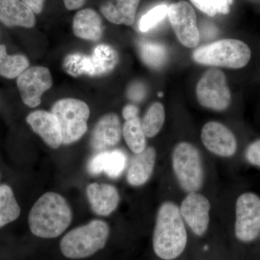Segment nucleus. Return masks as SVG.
<instances>
[{
  "label": "nucleus",
  "instance_id": "f257e3e1",
  "mask_svg": "<svg viewBox=\"0 0 260 260\" xmlns=\"http://www.w3.org/2000/svg\"><path fill=\"white\" fill-rule=\"evenodd\" d=\"M187 244L184 221L179 207L172 202H164L157 213L153 246L160 259L172 260L182 254Z\"/></svg>",
  "mask_w": 260,
  "mask_h": 260
},
{
  "label": "nucleus",
  "instance_id": "f03ea898",
  "mask_svg": "<svg viewBox=\"0 0 260 260\" xmlns=\"http://www.w3.org/2000/svg\"><path fill=\"white\" fill-rule=\"evenodd\" d=\"M72 218L71 208L64 197L55 192H47L32 207L28 224L34 235L43 239H54L69 227Z\"/></svg>",
  "mask_w": 260,
  "mask_h": 260
},
{
  "label": "nucleus",
  "instance_id": "7ed1b4c3",
  "mask_svg": "<svg viewBox=\"0 0 260 260\" xmlns=\"http://www.w3.org/2000/svg\"><path fill=\"white\" fill-rule=\"evenodd\" d=\"M106 222L94 220L86 225L70 231L61 239L60 249L63 255L73 259H84L93 255L104 248L109 236Z\"/></svg>",
  "mask_w": 260,
  "mask_h": 260
},
{
  "label": "nucleus",
  "instance_id": "20e7f679",
  "mask_svg": "<svg viewBox=\"0 0 260 260\" xmlns=\"http://www.w3.org/2000/svg\"><path fill=\"white\" fill-rule=\"evenodd\" d=\"M249 46L237 39H222L197 49L193 59L205 66L223 67L239 69L251 59Z\"/></svg>",
  "mask_w": 260,
  "mask_h": 260
},
{
  "label": "nucleus",
  "instance_id": "39448f33",
  "mask_svg": "<svg viewBox=\"0 0 260 260\" xmlns=\"http://www.w3.org/2000/svg\"><path fill=\"white\" fill-rule=\"evenodd\" d=\"M173 171L186 193L198 192L204 182V169L199 150L188 142L178 143L172 155Z\"/></svg>",
  "mask_w": 260,
  "mask_h": 260
},
{
  "label": "nucleus",
  "instance_id": "423d86ee",
  "mask_svg": "<svg viewBox=\"0 0 260 260\" xmlns=\"http://www.w3.org/2000/svg\"><path fill=\"white\" fill-rule=\"evenodd\" d=\"M51 113L60 125L63 144L75 143L86 133L90 109L85 102L75 99H61L53 106Z\"/></svg>",
  "mask_w": 260,
  "mask_h": 260
},
{
  "label": "nucleus",
  "instance_id": "0eeeda50",
  "mask_svg": "<svg viewBox=\"0 0 260 260\" xmlns=\"http://www.w3.org/2000/svg\"><path fill=\"white\" fill-rule=\"evenodd\" d=\"M196 95L200 105L217 112L225 110L232 101L225 75L218 69L205 72L197 85Z\"/></svg>",
  "mask_w": 260,
  "mask_h": 260
},
{
  "label": "nucleus",
  "instance_id": "6e6552de",
  "mask_svg": "<svg viewBox=\"0 0 260 260\" xmlns=\"http://www.w3.org/2000/svg\"><path fill=\"white\" fill-rule=\"evenodd\" d=\"M235 235L242 242L255 240L260 233V198L244 192L236 202Z\"/></svg>",
  "mask_w": 260,
  "mask_h": 260
},
{
  "label": "nucleus",
  "instance_id": "1a4fd4ad",
  "mask_svg": "<svg viewBox=\"0 0 260 260\" xmlns=\"http://www.w3.org/2000/svg\"><path fill=\"white\" fill-rule=\"evenodd\" d=\"M168 15L178 40L184 47L194 48L200 42L196 13L187 2L181 0L169 7Z\"/></svg>",
  "mask_w": 260,
  "mask_h": 260
},
{
  "label": "nucleus",
  "instance_id": "9d476101",
  "mask_svg": "<svg viewBox=\"0 0 260 260\" xmlns=\"http://www.w3.org/2000/svg\"><path fill=\"white\" fill-rule=\"evenodd\" d=\"M17 85L24 104L35 108L41 104L43 93L52 85V78L47 68L32 67L18 77Z\"/></svg>",
  "mask_w": 260,
  "mask_h": 260
},
{
  "label": "nucleus",
  "instance_id": "9b49d317",
  "mask_svg": "<svg viewBox=\"0 0 260 260\" xmlns=\"http://www.w3.org/2000/svg\"><path fill=\"white\" fill-rule=\"evenodd\" d=\"M211 205L205 195L198 192L188 193L181 202L180 213L195 235L202 237L208 231Z\"/></svg>",
  "mask_w": 260,
  "mask_h": 260
},
{
  "label": "nucleus",
  "instance_id": "f8f14e48",
  "mask_svg": "<svg viewBox=\"0 0 260 260\" xmlns=\"http://www.w3.org/2000/svg\"><path fill=\"white\" fill-rule=\"evenodd\" d=\"M203 145L210 153L223 158H230L237 150L235 135L226 126L218 121H209L201 132Z\"/></svg>",
  "mask_w": 260,
  "mask_h": 260
},
{
  "label": "nucleus",
  "instance_id": "ddd939ff",
  "mask_svg": "<svg viewBox=\"0 0 260 260\" xmlns=\"http://www.w3.org/2000/svg\"><path fill=\"white\" fill-rule=\"evenodd\" d=\"M122 134L119 116L114 113L102 116L94 128L90 146L94 150L105 151L120 141Z\"/></svg>",
  "mask_w": 260,
  "mask_h": 260
},
{
  "label": "nucleus",
  "instance_id": "4468645a",
  "mask_svg": "<svg viewBox=\"0 0 260 260\" xmlns=\"http://www.w3.org/2000/svg\"><path fill=\"white\" fill-rule=\"evenodd\" d=\"M27 122L51 148L56 149L63 144L60 125L52 113L36 111L29 114Z\"/></svg>",
  "mask_w": 260,
  "mask_h": 260
},
{
  "label": "nucleus",
  "instance_id": "2eb2a0df",
  "mask_svg": "<svg viewBox=\"0 0 260 260\" xmlns=\"http://www.w3.org/2000/svg\"><path fill=\"white\" fill-rule=\"evenodd\" d=\"M91 209L101 216H108L117 208L120 196L115 186L92 183L86 189Z\"/></svg>",
  "mask_w": 260,
  "mask_h": 260
},
{
  "label": "nucleus",
  "instance_id": "dca6fc26",
  "mask_svg": "<svg viewBox=\"0 0 260 260\" xmlns=\"http://www.w3.org/2000/svg\"><path fill=\"white\" fill-rule=\"evenodd\" d=\"M0 21L8 27L32 28L34 13L22 0H0Z\"/></svg>",
  "mask_w": 260,
  "mask_h": 260
},
{
  "label": "nucleus",
  "instance_id": "f3484780",
  "mask_svg": "<svg viewBox=\"0 0 260 260\" xmlns=\"http://www.w3.org/2000/svg\"><path fill=\"white\" fill-rule=\"evenodd\" d=\"M156 157V150L153 147H148L141 153L135 154L126 174L130 185L140 186L150 179L155 169Z\"/></svg>",
  "mask_w": 260,
  "mask_h": 260
},
{
  "label": "nucleus",
  "instance_id": "a211bd4d",
  "mask_svg": "<svg viewBox=\"0 0 260 260\" xmlns=\"http://www.w3.org/2000/svg\"><path fill=\"white\" fill-rule=\"evenodd\" d=\"M140 3V0H108L102 5L101 11L111 23L132 25Z\"/></svg>",
  "mask_w": 260,
  "mask_h": 260
},
{
  "label": "nucleus",
  "instance_id": "6ab92c4d",
  "mask_svg": "<svg viewBox=\"0 0 260 260\" xmlns=\"http://www.w3.org/2000/svg\"><path fill=\"white\" fill-rule=\"evenodd\" d=\"M73 32L77 37L85 40H99L102 37V22L95 10L84 9L78 12L73 19Z\"/></svg>",
  "mask_w": 260,
  "mask_h": 260
},
{
  "label": "nucleus",
  "instance_id": "aec40b11",
  "mask_svg": "<svg viewBox=\"0 0 260 260\" xmlns=\"http://www.w3.org/2000/svg\"><path fill=\"white\" fill-rule=\"evenodd\" d=\"M122 135L126 145L133 153H141L147 148L146 136L138 116L125 120L122 127Z\"/></svg>",
  "mask_w": 260,
  "mask_h": 260
},
{
  "label": "nucleus",
  "instance_id": "412c9836",
  "mask_svg": "<svg viewBox=\"0 0 260 260\" xmlns=\"http://www.w3.org/2000/svg\"><path fill=\"white\" fill-rule=\"evenodd\" d=\"M29 61L20 54L8 55L6 47L0 45V76L13 79L28 69Z\"/></svg>",
  "mask_w": 260,
  "mask_h": 260
},
{
  "label": "nucleus",
  "instance_id": "4be33fe9",
  "mask_svg": "<svg viewBox=\"0 0 260 260\" xmlns=\"http://www.w3.org/2000/svg\"><path fill=\"white\" fill-rule=\"evenodd\" d=\"M20 215V208L11 188L0 186V228L15 221Z\"/></svg>",
  "mask_w": 260,
  "mask_h": 260
},
{
  "label": "nucleus",
  "instance_id": "5701e85b",
  "mask_svg": "<svg viewBox=\"0 0 260 260\" xmlns=\"http://www.w3.org/2000/svg\"><path fill=\"white\" fill-rule=\"evenodd\" d=\"M166 113L161 103H153L148 108L141 121L142 127L146 138L156 136L165 121Z\"/></svg>",
  "mask_w": 260,
  "mask_h": 260
},
{
  "label": "nucleus",
  "instance_id": "b1692460",
  "mask_svg": "<svg viewBox=\"0 0 260 260\" xmlns=\"http://www.w3.org/2000/svg\"><path fill=\"white\" fill-rule=\"evenodd\" d=\"M140 54L145 64L153 69H159L165 64L168 58L166 47L158 43L142 42L139 47Z\"/></svg>",
  "mask_w": 260,
  "mask_h": 260
},
{
  "label": "nucleus",
  "instance_id": "393cba45",
  "mask_svg": "<svg viewBox=\"0 0 260 260\" xmlns=\"http://www.w3.org/2000/svg\"><path fill=\"white\" fill-rule=\"evenodd\" d=\"M192 4L210 16L226 15L230 12L233 0H190Z\"/></svg>",
  "mask_w": 260,
  "mask_h": 260
},
{
  "label": "nucleus",
  "instance_id": "a878e982",
  "mask_svg": "<svg viewBox=\"0 0 260 260\" xmlns=\"http://www.w3.org/2000/svg\"><path fill=\"white\" fill-rule=\"evenodd\" d=\"M125 153L121 150H113L108 155L104 172L108 177L116 179L122 174L126 166Z\"/></svg>",
  "mask_w": 260,
  "mask_h": 260
},
{
  "label": "nucleus",
  "instance_id": "bb28decb",
  "mask_svg": "<svg viewBox=\"0 0 260 260\" xmlns=\"http://www.w3.org/2000/svg\"><path fill=\"white\" fill-rule=\"evenodd\" d=\"M169 7L167 5H159L148 11L140 19L139 28L142 32L148 31L157 24L162 21L168 15Z\"/></svg>",
  "mask_w": 260,
  "mask_h": 260
},
{
  "label": "nucleus",
  "instance_id": "cd10ccee",
  "mask_svg": "<svg viewBox=\"0 0 260 260\" xmlns=\"http://www.w3.org/2000/svg\"><path fill=\"white\" fill-rule=\"evenodd\" d=\"M109 153V151H106V150L99 152V153L91 158L88 164L89 174L93 176H96L104 172Z\"/></svg>",
  "mask_w": 260,
  "mask_h": 260
},
{
  "label": "nucleus",
  "instance_id": "c85d7f7f",
  "mask_svg": "<svg viewBox=\"0 0 260 260\" xmlns=\"http://www.w3.org/2000/svg\"><path fill=\"white\" fill-rule=\"evenodd\" d=\"M245 158L251 165L260 168V139L255 140L248 146Z\"/></svg>",
  "mask_w": 260,
  "mask_h": 260
},
{
  "label": "nucleus",
  "instance_id": "c756f323",
  "mask_svg": "<svg viewBox=\"0 0 260 260\" xmlns=\"http://www.w3.org/2000/svg\"><path fill=\"white\" fill-rule=\"evenodd\" d=\"M145 95V87L140 83L133 84L128 90V95L135 102H140L144 99Z\"/></svg>",
  "mask_w": 260,
  "mask_h": 260
},
{
  "label": "nucleus",
  "instance_id": "7c9ffc66",
  "mask_svg": "<svg viewBox=\"0 0 260 260\" xmlns=\"http://www.w3.org/2000/svg\"><path fill=\"white\" fill-rule=\"evenodd\" d=\"M25 4L28 5L36 14L42 13L44 8V0H22Z\"/></svg>",
  "mask_w": 260,
  "mask_h": 260
},
{
  "label": "nucleus",
  "instance_id": "2f4dec72",
  "mask_svg": "<svg viewBox=\"0 0 260 260\" xmlns=\"http://www.w3.org/2000/svg\"><path fill=\"white\" fill-rule=\"evenodd\" d=\"M138 113H139V109L136 106L129 104V105L125 106L123 109L122 116L125 120H127V119H132L135 116H138Z\"/></svg>",
  "mask_w": 260,
  "mask_h": 260
},
{
  "label": "nucleus",
  "instance_id": "473e14b6",
  "mask_svg": "<svg viewBox=\"0 0 260 260\" xmlns=\"http://www.w3.org/2000/svg\"><path fill=\"white\" fill-rule=\"evenodd\" d=\"M65 8L69 10L79 9L85 3V0H63Z\"/></svg>",
  "mask_w": 260,
  "mask_h": 260
},
{
  "label": "nucleus",
  "instance_id": "72a5a7b5",
  "mask_svg": "<svg viewBox=\"0 0 260 260\" xmlns=\"http://www.w3.org/2000/svg\"><path fill=\"white\" fill-rule=\"evenodd\" d=\"M158 95H160V96H161V95H162V93H159Z\"/></svg>",
  "mask_w": 260,
  "mask_h": 260
}]
</instances>
